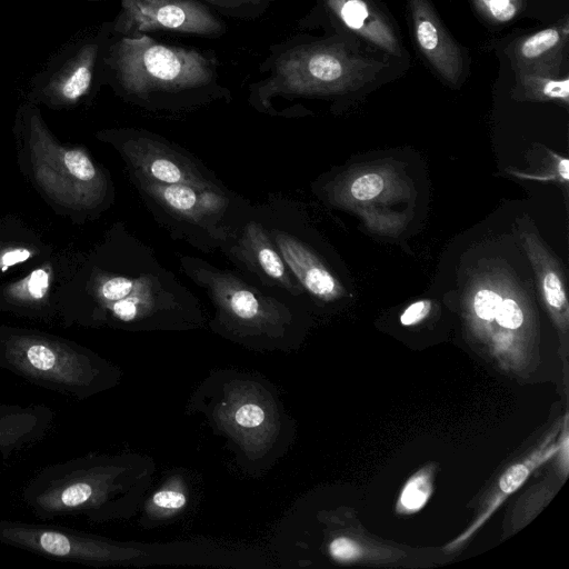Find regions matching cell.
<instances>
[{"label": "cell", "instance_id": "1", "mask_svg": "<svg viewBox=\"0 0 569 569\" xmlns=\"http://www.w3.org/2000/svg\"><path fill=\"white\" fill-rule=\"evenodd\" d=\"M102 82L117 94L143 107H177L229 97L220 82L214 54L142 34H111L102 69Z\"/></svg>", "mask_w": 569, "mask_h": 569}, {"label": "cell", "instance_id": "2", "mask_svg": "<svg viewBox=\"0 0 569 569\" xmlns=\"http://www.w3.org/2000/svg\"><path fill=\"white\" fill-rule=\"evenodd\" d=\"M12 132L20 172L54 211L81 222L102 208L110 191L107 173L84 147L59 141L39 106L20 103Z\"/></svg>", "mask_w": 569, "mask_h": 569}, {"label": "cell", "instance_id": "3", "mask_svg": "<svg viewBox=\"0 0 569 569\" xmlns=\"http://www.w3.org/2000/svg\"><path fill=\"white\" fill-rule=\"evenodd\" d=\"M381 68V63L356 54L340 40L296 34L270 46L259 66L262 77L249 86V101L268 110L274 98L342 93L357 89Z\"/></svg>", "mask_w": 569, "mask_h": 569}, {"label": "cell", "instance_id": "4", "mask_svg": "<svg viewBox=\"0 0 569 569\" xmlns=\"http://www.w3.org/2000/svg\"><path fill=\"white\" fill-rule=\"evenodd\" d=\"M0 369L82 400L103 385L104 367L86 347L47 331L0 323Z\"/></svg>", "mask_w": 569, "mask_h": 569}, {"label": "cell", "instance_id": "5", "mask_svg": "<svg viewBox=\"0 0 569 569\" xmlns=\"http://www.w3.org/2000/svg\"><path fill=\"white\" fill-rule=\"evenodd\" d=\"M111 34V21L73 34L30 78L26 100L52 110L88 103L103 84V57Z\"/></svg>", "mask_w": 569, "mask_h": 569}, {"label": "cell", "instance_id": "6", "mask_svg": "<svg viewBox=\"0 0 569 569\" xmlns=\"http://www.w3.org/2000/svg\"><path fill=\"white\" fill-rule=\"evenodd\" d=\"M112 34L136 38L153 31L220 38L227 32L224 21L199 0H121L111 20Z\"/></svg>", "mask_w": 569, "mask_h": 569}, {"label": "cell", "instance_id": "7", "mask_svg": "<svg viewBox=\"0 0 569 569\" xmlns=\"http://www.w3.org/2000/svg\"><path fill=\"white\" fill-rule=\"evenodd\" d=\"M97 137L116 146L138 181L219 188L188 157L157 139L118 130L100 131Z\"/></svg>", "mask_w": 569, "mask_h": 569}, {"label": "cell", "instance_id": "8", "mask_svg": "<svg viewBox=\"0 0 569 569\" xmlns=\"http://www.w3.org/2000/svg\"><path fill=\"white\" fill-rule=\"evenodd\" d=\"M67 256L54 253L23 276L0 283V312L49 326L60 323L57 288Z\"/></svg>", "mask_w": 569, "mask_h": 569}, {"label": "cell", "instance_id": "9", "mask_svg": "<svg viewBox=\"0 0 569 569\" xmlns=\"http://www.w3.org/2000/svg\"><path fill=\"white\" fill-rule=\"evenodd\" d=\"M140 189L174 217L213 229L227 210L229 199L220 188L138 181Z\"/></svg>", "mask_w": 569, "mask_h": 569}, {"label": "cell", "instance_id": "10", "mask_svg": "<svg viewBox=\"0 0 569 569\" xmlns=\"http://www.w3.org/2000/svg\"><path fill=\"white\" fill-rule=\"evenodd\" d=\"M408 2L420 51L445 80L457 83L463 71L460 49L447 33L428 0Z\"/></svg>", "mask_w": 569, "mask_h": 569}, {"label": "cell", "instance_id": "11", "mask_svg": "<svg viewBox=\"0 0 569 569\" xmlns=\"http://www.w3.org/2000/svg\"><path fill=\"white\" fill-rule=\"evenodd\" d=\"M569 21L540 30L512 43L509 58L516 73H535L549 77L559 74L567 56Z\"/></svg>", "mask_w": 569, "mask_h": 569}, {"label": "cell", "instance_id": "12", "mask_svg": "<svg viewBox=\"0 0 569 569\" xmlns=\"http://www.w3.org/2000/svg\"><path fill=\"white\" fill-rule=\"evenodd\" d=\"M232 252L266 283L291 295L302 292V286L295 281V276L261 224L249 222Z\"/></svg>", "mask_w": 569, "mask_h": 569}, {"label": "cell", "instance_id": "13", "mask_svg": "<svg viewBox=\"0 0 569 569\" xmlns=\"http://www.w3.org/2000/svg\"><path fill=\"white\" fill-rule=\"evenodd\" d=\"M317 10L391 54H400L398 39L385 16L369 0H318Z\"/></svg>", "mask_w": 569, "mask_h": 569}, {"label": "cell", "instance_id": "14", "mask_svg": "<svg viewBox=\"0 0 569 569\" xmlns=\"http://www.w3.org/2000/svg\"><path fill=\"white\" fill-rule=\"evenodd\" d=\"M271 237L279 253L302 288L323 300L339 296L341 288L317 256L300 240L281 230Z\"/></svg>", "mask_w": 569, "mask_h": 569}, {"label": "cell", "instance_id": "15", "mask_svg": "<svg viewBox=\"0 0 569 569\" xmlns=\"http://www.w3.org/2000/svg\"><path fill=\"white\" fill-rule=\"evenodd\" d=\"M54 419V412L41 405L0 403V455L6 460L29 445L42 440Z\"/></svg>", "mask_w": 569, "mask_h": 569}, {"label": "cell", "instance_id": "16", "mask_svg": "<svg viewBox=\"0 0 569 569\" xmlns=\"http://www.w3.org/2000/svg\"><path fill=\"white\" fill-rule=\"evenodd\" d=\"M56 252L30 227L0 223V277L16 266L33 268Z\"/></svg>", "mask_w": 569, "mask_h": 569}, {"label": "cell", "instance_id": "17", "mask_svg": "<svg viewBox=\"0 0 569 569\" xmlns=\"http://www.w3.org/2000/svg\"><path fill=\"white\" fill-rule=\"evenodd\" d=\"M558 450V447L551 446L548 449L535 452L526 461L512 465L509 467L499 480V493L495 496L490 507L485 513V517L479 521L481 523L488 518L492 511L502 502V500L515 492L528 478L529 473L541 462L553 456ZM478 523V525H479Z\"/></svg>", "mask_w": 569, "mask_h": 569}, {"label": "cell", "instance_id": "18", "mask_svg": "<svg viewBox=\"0 0 569 569\" xmlns=\"http://www.w3.org/2000/svg\"><path fill=\"white\" fill-rule=\"evenodd\" d=\"M516 76L515 90L526 99H558L568 102L569 78L567 76L562 79L535 73H516Z\"/></svg>", "mask_w": 569, "mask_h": 569}, {"label": "cell", "instance_id": "19", "mask_svg": "<svg viewBox=\"0 0 569 569\" xmlns=\"http://www.w3.org/2000/svg\"><path fill=\"white\" fill-rule=\"evenodd\" d=\"M431 493V480L429 473L420 471L406 483L399 498L401 512H415L420 510ZM399 509V510H400Z\"/></svg>", "mask_w": 569, "mask_h": 569}, {"label": "cell", "instance_id": "20", "mask_svg": "<svg viewBox=\"0 0 569 569\" xmlns=\"http://www.w3.org/2000/svg\"><path fill=\"white\" fill-rule=\"evenodd\" d=\"M216 12L232 19H256L266 10L253 3L251 0H199Z\"/></svg>", "mask_w": 569, "mask_h": 569}, {"label": "cell", "instance_id": "21", "mask_svg": "<svg viewBox=\"0 0 569 569\" xmlns=\"http://www.w3.org/2000/svg\"><path fill=\"white\" fill-rule=\"evenodd\" d=\"M479 11L495 22L513 19L522 7V0H475Z\"/></svg>", "mask_w": 569, "mask_h": 569}, {"label": "cell", "instance_id": "22", "mask_svg": "<svg viewBox=\"0 0 569 569\" xmlns=\"http://www.w3.org/2000/svg\"><path fill=\"white\" fill-rule=\"evenodd\" d=\"M383 178L378 173H367L355 179L350 186V194L357 200H370L381 193Z\"/></svg>", "mask_w": 569, "mask_h": 569}, {"label": "cell", "instance_id": "23", "mask_svg": "<svg viewBox=\"0 0 569 569\" xmlns=\"http://www.w3.org/2000/svg\"><path fill=\"white\" fill-rule=\"evenodd\" d=\"M501 301L502 298L497 292L489 289L479 290L473 299L475 312L480 319L491 321L496 318Z\"/></svg>", "mask_w": 569, "mask_h": 569}, {"label": "cell", "instance_id": "24", "mask_svg": "<svg viewBox=\"0 0 569 569\" xmlns=\"http://www.w3.org/2000/svg\"><path fill=\"white\" fill-rule=\"evenodd\" d=\"M542 290L545 299L550 308L561 310L567 307L563 286L555 272L549 271L543 276Z\"/></svg>", "mask_w": 569, "mask_h": 569}, {"label": "cell", "instance_id": "25", "mask_svg": "<svg viewBox=\"0 0 569 569\" xmlns=\"http://www.w3.org/2000/svg\"><path fill=\"white\" fill-rule=\"evenodd\" d=\"M329 552L337 561L349 562L359 559L363 551L357 541L348 537H338L330 542Z\"/></svg>", "mask_w": 569, "mask_h": 569}, {"label": "cell", "instance_id": "26", "mask_svg": "<svg viewBox=\"0 0 569 569\" xmlns=\"http://www.w3.org/2000/svg\"><path fill=\"white\" fill-rule=\"evenodd\" d=\"M495 319L503 328L517 329L523 322V313L513 299L507 298L501 301Z\"/></svg>", "mask_w": 569, "mask_h": 569}, {"label": "cell", "instance_id": "27", "mask_svg": "<svg viewBox=\"0 0 569 569\" xmlns=\"http://www.w3.org/2000/svg\"><path fill=\"white\" fill-rule=\"evenodd\" d=\"M234 419L241 427L254 428L263 422L264 411L258 405L247 403L236 411Z\"/></svg>", "mask_w": 569, "mask_h": 569}, {"label": "cell", "instance_id": "28", "mask_svg": "<svg viewBox=\"0 0 569 569\" xmlns=\"http://www.w3.org/2000/svg\"><path fill=\"white\" fill-rule=\"evenodd\" d=\"M430 311V302L421 300L411 303L400 316V322L403 326H412L418 323L428 316Z\"/></svg>", "mask_w": 569, "mask_h": 569}, {"label": "cell", "instance_id": "29", "mask_svg": "<svg viewBox=\"0 0 569 569\" xmlns=\"http://www.w3.org/2000/svg\"><path fill=\"white\" fill-rule=\"evenodd\" d=\"M153 502L167 509H179L186 503V497L174 490H161L153 496Z\"/></svg>", "mask_w": 569, "mask_h": 569}, {"label": "cell", "instance_id": "30", "mask_svg": "<svg viewBox=\"0 0 569 569\" xmlns=\"http://www.w3.org/2000/svg\"><path fill=\"white\" fill-rule=\"evenodd\" d=\"M559 173L563 178L565 181H568L569 179V161L568 159L563 158L559 162Z\"/></svg>", "mask_w": 569, "mask_h": 569}, {"label": "cell", "instance_id": "31", "mask_svg": "<svg viewBox=\"0 0 569 569\" xmlns=\"http://www.w3.org/2000/svg\"><path fill=\"white\" fill-rule=\"evenodd\" d=\"M253 3H256L257 6H259L260 8H262L263 10H267L269 8V6L274 1V0H251Z\"/></svg>", "mask_w": 569, "mask_h": 569}, {"label": "cell", "instance_id": "32", "mask_svg": "<svg viewBox=\"0 0 569 569\" xmlns=\"http://www.w3.org/2000/svg\"><path fill=\"white\" fill-rule=\"evenodd\" d=\"M87 1H101V0H87Z\"/></svg>", "mask_w": 569, "mask_h": 569}]
</instances>
